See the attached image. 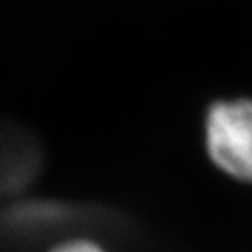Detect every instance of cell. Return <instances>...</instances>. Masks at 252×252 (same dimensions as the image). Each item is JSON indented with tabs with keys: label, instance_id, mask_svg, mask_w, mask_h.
I'll return each instance as SVG.
<instances>
[{
	"label": "cell",
	"instance_id": "cell-1",
	"mask_svg": "<svg viewBox=\"0 0 252 252\" xmlns=\"http://www.w3.org/2000/svg\"><path fill=\"white\" fill-rule=\"evenodd\" d=\"M207 146L220 170L252 182V102L214 105L207 119Z\"/></svg>",
	"mask_w": 252,
	"mask_h": 252
},
{
	"label": "cell",
	"instance_id": "cell-2",
	"mask_svg": "<svg viewBox=\"0 0 252 252\" xmlns=\"http://www.w3.org/2000/svg\"><path fill=\"white\" fill-rule=\"evenodd\" d=\"M55 252H102L94 244L90 242H70V244H65L62 247H58Z\"/></svg>",
	"mask_w": 252,
	"mask_h": 252
}]
</instances>
